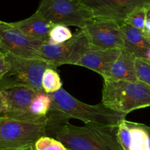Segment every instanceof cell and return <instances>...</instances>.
I'll list each match as a JSON object with an SVG mask.
<instances>
[{"label":"cell","instance_id":"484cf974","mask_svg":"<svg viewBox=\"0 0 150 150\" xmlns=\"http://www.w3.org/2000/svg\"><path fill=\"white\" fill-rule=\"evenodd\" d=\"M17 150H36V149H35V146H34V145H31V146H26V147L21 148V149H19Z\"/></svg>","mask_w":150,"mask_h":150},{"label":"cell","instance_id":"cb8c5ba5","mask_svg":"<svg viewBox=\"0 0 150 150\" xmlns=\"http://www.w3.org/2000/svg\"><path fill=\"white\" fill-rule=\"evenodd\" d=\"M9 111L7 98L3 91H0V114H6Z\"/></svg>","mask_w":150,"mask_h":150},{"label":"cell","instance_id":"9c48e42d","mask_svg":"<svg viewBox=\"0 0 150 150\" xmlns=\"http://www.w3.org/2000/svg\"><path fill=\"white\" fill-rule=\"evenodd\" d=\"M95 18L123 23L127 16L139 7H149L150 0H79Z\"/></svg>","mask_w":150,"mask_h":150},{"label":"cell","instance_id":"52a82bcc","mask_svg":"<svg viewBox=\"0 0 150 150\" xmlns=\"http://www.w3.org/2000/svg\"><path fill=\"white\" fill-rule=\"evenodd\" d=\"M44 42L26 35L12 23L0 21V50L3 52L22 58L42 59L41 48Z\"/></svg>","mask_w":150,"mask_h":150},{"label":"cell","instance_id":"7a4b0ae2","mask_svg":"<svg viewBox=\"0 0 150 150\" xmlns=\"http://www.w3.org/2000/svg\"><path fill=\"white\" fill-rule=\"evenodd\" d=\"M52 105L47 117L69 120L77 119L87 123L117 125L127 114L112 111L103 104L89 105L72 96L63 88L51 94Z\"/></svg>","mask_w":150,"mask_h":150},{"label":"cell","instance_id":"7c38bea8","mask_svg":"<svg viewBox=\"0 0 150 150\" xmlns=\"http://www.w3.org/2000/svg\"><path fill=\"white\" fill-rule=\"evenodd\" d=\"M122 50L105 48L89 45L76 65L86 67L100 75L104 80L109 77L110 71Z\"/></svg>","mask_w":150,"mask_h":150},{"label":"cell","instance_id":"83f0119b","mask_svg":"<svg viewBox=\"0 0 150 150\" xmlns=\"http://www.w3.org/2000/svg\"><path fill=\"white\" fill-rule=\"evenodd\" d=\"M147 18L150 20V7L147 8Z\"/></svg>","mask_w":150,"mask_h":150},{"label":"cell","instance_id":"d6986e66","mask_svg":"<svg viewBox=\"0 0 150 150\" xmlns=\"http://www.w3.org/2000/svg\"><path fill=\"white\" fill-rule=\"evenodd\" d=\"M73 36V34L68 26L62 24H54L50 31L48 41L51 43L59 44L69 40Z\"/></svg>","mask_w":150,"mask_h":150},{"label":"cell","instance_id":"277c9868","mask_svg":"<svg viewBox=\"0 0 150 150\" xmlns=\"http://www.w3.org/2000/svg\"><path fill=\"white\" fill-rule=\"evenodd\" d=\"M101 103L106 108L125 114L150 107V86L140 81L104 80Z\"/></svg>","mask_w":150,"mask_h":150},{"label":"cell","instance_id":"8fae6325","mask_svg":"<svg viewBox=\"0 0 150 150\" xmlns=\"http://www.w3.org/2000/svg\"><path fill=\"white\" fill-rule=\"evenodd\" d=\"M117 139L123 150H150V127L125 119L117 125Z\"/></svg>","mask_w":150,"mask_h":150},{"label":"cell","instance_id":"7402d4cb","mask_svg":"<svg viewBox=\"0 0 150 150\" xmlns=\"http://www.w3.org/2000/svg\"><path fill=\"white\" fill-rule=\"evenodd\" d=\"M135 66L138 80L150 86V63L143 59L136 58Z\"/></svg>","mask_w":150,"mask_h":150},{"label":"cell","instance_id":"3957f363","mask_svg":"<svg viewBox=\"0 0 150 150\" xmlns=\"http://www.w3.org/2000/svg\"><path fill=\"white\" fill-rule=\"evenodd\" d=\"M46 117L28 114L18 117L0 115V150H17L35 144L46 136Z\"/></svg>","mask_w":150,"mask_h":150},{"label":"cell","instance_id":"30bf717a","mask_svg":"<svg viewBox=\"0 0 150 150\" xmlns=\"http://www.w3.org/2000/svg\"><path fill=\"white\" fill-rule=\"evenodd\" d=\"M90 45L105 48L123 49L121 24L115 21L93 18L83 29Z\"/></svg>","mask_w":150,"mask_h":150},{"label":"cell","instance_id":"8992f818","mask_svg":"<svg viewBox=\"0 0 150 150\" xmlns=\"http://www.w3.org/2000/svg\"><path fill=\"white\" fill-rule=\"evenodd\" d=\"M37 11L52 24L79 29H83L94 18L79 0H41Z\"/></svg>","mask_w":150,"mask_h":150},{"label":"cell","instance_id":"ac0fdd59","mask_svg":"<svg viewBox=\"0 0 150 150\" xmlns=\"http://www.w3.org/2000/svg\"><path fill=\"white\" fill-rule=\"evenodd\" d=\"M62 84L59 75L55 69L45 70L42 79V86L45 93L49 95L55 93L62 88Z\"/></svg>","mask_w":150,"mask_h":150},{"label":"cell","instance_id":"9a60e30c","mask_svg":"<svg viewBox=\"0 0 150 150\" xmlns=\"http://www.w3.org/2000/svg\"><path fill=\"white\" fill-rule=\"evenodd\" d=\"M12 23L28 36L43 42L48 40L50 31L54 26L38 11L24 20Z\"/></svg>","mask_w":150,"mask_h":150},{"label":"cell","instance_id":"d4e9b609","mask_svg":"<svg viewBox=\"0 0 150 150\" xmlns=\"http://www.w3.org/2000/svg\"><path fill=\"white\" fill-rule=\"evenodd\" d=\"M142 32H143L144 35L148 38V39L150 40V20L149 19H146V23H145L144 27V29L142 30Z\"/></svg>","mask_w":150,"mask_h":150},{"label":"cell","instance_id":"e0dca14e","mask_svg":"<svg viewBox=\"0 0 150 150\" xmlns=\"http://www.w3.org/2000/svg\"><path fill=\"white\" fill-rule=\"evenodd\" d=\"M52 105V99L49 94L44 91L39 92L34 98L29 107L28 112L36 117H46Z\"/></svg>","mask_w":150,"mask_h":150},{"label":"cell","instance_id":"ffe728a7","mask_svg":"<svg viewBox=\"0 0 150 150\" xmlns=\"http://www.w3.org/2000/svg\"><path fill=\"white\" fill-rule=\"evenodd\" d=\"M147 19V7H139L130 13L124 23L142 31Z\"/></svg>","mask_w":150,"mask_h":150},{"label":"cell","instance_id":"5b68a950","mask_svg":"<svg viewBox=\"0 0 150 150\" xmlns=\"http://www.w3.org/2000/svg\"><path fill=\"white\" fill-rule=\"evenodd\" d=\"M5 54L10 68L0 81V91L24 86L42 92L44 91L42 86L44 72L48 68L56 70L58 67L43 59L22 58L8 53Z\"/></svg>","mask_w":150,"mask_h":150},{"label":"cell","instance_id":"ba28073f","mask_svg":"<svg viewBox=\"0 0 150 150\" xmlns=\"http://www.w3.org/2000/svg\"><path fill=\"white\" fill-rule=\"evenodd\" d=\"M86 32L82 29L73 34L69 40L59 44L45 41L41 48L42 59L59 67L62 64H75L89 46Z\"/></svg>","mask_w":150,"mask_h":150},{"label":"cell","instance_id":"2e32d148","mask_svg":"<svg viewBox=\"0 0 150 150\" xmlns=\"http://www.w3.org/2000/svg\"><path fill=\"white\" fill-rule=\"evenodd\" d=\"M136 57L122 50L120 56L114 62L107 80L137 81L138 78L135 66Z\"/></svg>","mask_w":150,"mask_h":150},{"label":"cell","instance_id":"603a6c76","mask_svg":"<svg viewBox=\"0 0 150 150\" xmlns=\"http://www.w3.org/2000/svg\"><path fill=\"white\" fill-rule=\"evenodd\" d=\"M10 65L7 62L6 54L0 50V81L8 72Z\"/></svg>","mask_w":150,"mask_h":150},{"label":"cell","instance_id":"4316f807","mask_svg":"<svg viewBox=\"0 0 150 150\" xmlns=\"http://www.w3.org/2000/svg\"><path fill=\"white\" fill-rule=\"evenodd\" d=\"M146 60L148 62L150 63V48H149V50L147 51V52H146Z\"/></svg>","mask_w":150,"mask_h":150},{"label":"cell","instance_id":"6da1fadb","mask_svg":"<svg viewBox=\"0 0 150 150\" xmlns=\"http://www.w3.org/2000/svg\"><path fill=\"white\" fill-rule=\"evenodd\" d=\"M47 119L46 136L61 142L67 150H123L117 139V125L87 123L79 127L69 120Z\"/></svg>","mask_w":150,"mask_h":150},{"label":"cell","instance_id":"5bb4252c","mask_svg":"<svg viewBox=\"0 0 150 150\" xmlns=\"http://www.w3.org/2000/svg\"><path fill=\"white\" fill-rule=\"evenodd\" d=\"M124 46L126 52L133 54L136 58L146 60V54L150 48V40L143 34L142 31L123 23L121 24Z\"/></svg>","mask_w":150,"mask_h":150},{"label":"cell","instance_id":"4fadbf2b","mask_svg":"<svg viewBox=\"0 0 150 150\" xmlns=\"http://www.w3.org/2000/svg\"><path fill=\"white\" fill-rule=\"evenodd\" d=\"M5 94L9 104V111L0 115L7 117H20L29 114V107L39 92L29 87L16 86L2 90Z\"/></svg>","mask_w":150,"mask_h":150},{"label":"cell","instance_id":"44dd1931","mask_svg":"<svg viewBox=\"0 0 150 150\" xmlns=\"http://www.w3.org/2000/svg\"><path fill=\"white\" fill-rule=\"evenodd\" d=\"M34 146L36 150H67L61 142L48 136L40 138Z\"/></svg>","mask_w":150,"mask_h":150}]
</instances>
